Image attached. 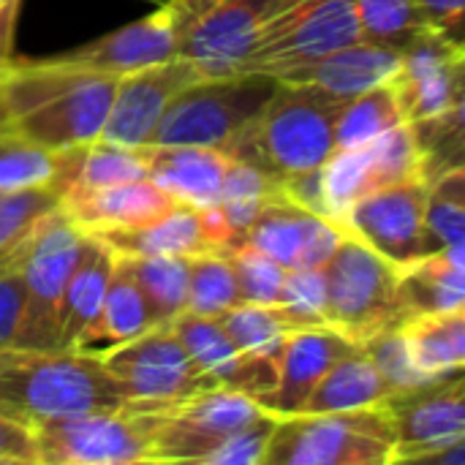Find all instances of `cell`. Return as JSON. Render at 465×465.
<instances>
[{
	"mask_svg": "<svg viewBox=\"0 0 465 465\" xmlns=\"http://www.w3.org/2000/svg\"><path fill=\"white\" fill-rule=\"evenodd\" d=\"M125 406L101 357L79 351H0V414L38 428L44 422Z\"/></svg>",
	"mask_w": 465,
	"mask_h": 465,
	"instance_id": "cell-1",
	"label": "cell"
},
{
	"mask_svg": "<svg viewBox=\"0 0 465 465\" xmlns=\"http://www.w3.org/2000/svg\"><path fill=\"white\" fill-rule=\"evenodd\" d=\"M346 98L322 87L278 79L275 93L223 153L272 177L319 169L335 153V120Z\"/></svg>",
	"mask_w": 465,
	"mask_h": 465,
	"instance_id": "cell-2",
	"label": "cell"
},
{
	"mask_svg": "<svg viewBox=\"0 0 465 465\" xmlns=\"http://www.w3.org/2000/svg\"><path fill=\"white\" fill-rule=\"evenodd\" d=\"M395 425L387 403L278 417L262 465H387Z\"/></svg>",
	"mask_w": 465,
	"mask_h": 465,
	"instance_id": "cell-3",
	"label": "cell"
},
{
	"mask_svg": "<svg viewBox=\"0 0 465 465\" xmlns=\"http://www.w3.org/2000/svg\"><path fill=\"white\" fill-rule=\"evenodd\" d=\"M278 79L267 74L204 76L180 90L158 120L150 144H193L223 150L245 125H251Z\"/></svg>",
	"mask_w": 465,
	"mask_h": 465,
	"instance_id": "cell-4",
	"label": "cell"
},
{
	"mask_svg": "<svg viewBox=\"0 0 465 465\" xmlns=\"http://www.w3.org/2000/svg\"><path fill=\"white\" fill-rule=\"evenodd\" d=\"M87 232L74 223L63 210H52L30 237L19 245V270L25 281V311L11 349L27 351H60L57 322L60 302L71 270L79 259Z\"/></svg>",
	"mask_w": 465,
	"mask_h": 465,
	"instance_id": "cell-5",
	"label": "cell"
},
{
	"mask_svg": "<svg viewBox=\"0 0 465 465\" xmlns=\"http://www.w3.org/2000/svg\"><path fill=\"white\" fill-rule=\"evenodd\" d=\"M398 270L401 267L346 232L324 264L327 327L338 330L357 346L387 327H398L403 322Z\"/></svg>",
	"mask_w": 465,
	"mask_h": 465,
	"instance_id": "cell-6",
	"label": "cell"
},
{
	"mask_svg": "<svg viewBox=\"0 0 465 465\" xmlns=\"http://www.w3.org/2000/svg\"><path fill=\"white\" fill-rule=\"evenodd\" d=\"M360 38L351 0H275L242 71L283 79Z\"/></svg>",
	"mask_w": 465,
	"mask_h": 465,
	"instance_id": "cell-7",
	"label": "cell"
},
{
	"mask_svg": "<svg viewBox=\"0 0 465 465\" xmlns=\"http://www.w3.org/2000/svg\"><path fill=\"white\" fill-rule=\"evenodd\" d=\"M125 406L142 411L169 409L210 387V376L191 360L172 324L150 327L101 357Z\"/></svg>",
	"mask_w": 465,
	"mask_h": 465,
	"instance_id": "cell-8",
	"label": "cell"
},
{
	"mask_svg": "<svg viewBox=\"0 0 465 465\" xmlns=\"http://www.w3.org/2000/svg\"><path fill=\"white\" fill-rule=\"evenodd\" d=\"M155 411L131 406L87 411L33 428L38 465L150 463Z\"/></svg>",
	"mask_w": 465,
	"mask_h": 465,
	"instance_id": "cell-9",
	"label": "cell"
},
{
	"mask_svg": "<svg viewBox=\"0 0 465 465\" xmlns=\"http://www.w3.org/2000/svg\"><path fill=\"white\" fill-rule=\"evenodd\" d=\"M270 414L251 395L210 387L169 409L155 411L150 463H202L240 430Z\"/></svg>",
	"mask_w": 465,
	"mask_h": 465,
	"instance_id": "cell-10",
	"label": "cell"
},
{
	"mask_svg": "<svg viewBox=\"0 0 465 465\" xmlns=\"http://www.w3.org/2000/svg\"><path fill=\"white\" fill-rule=\"evenodd\" d=\"M177 19V54L204 76L242 74L275 0H169Z\"/></svg>",
	"mask_w": 465,
	"mask_h": 465,
	"instance_id": "cell-11",
	"label": "cell"
},
{
	"mask_svg": "<svg viewBox=\"0 0 465 465\" xmlns=\"http://www.w3.org/2000/svg\"><path fill=\"white\" fill-rule=\"evenodd\" d=\"M322 172H324L327 204L335 221L357 199L379 188L409 183V180H430L411 123H401L368 144L335 150L322 166Z\"/></svg>",
	"mask_w": 465,
	"mask_h": 465,
	"instance_id": "cell-12",
	"label": "cell"
},
{
	"mask_svg": "<svg viewBox=\"0 0 465 465\" xmlns=\"http://www.w3.org/2000/svg\"><path fill=\"white\" fill-rule=\"evenodd\" d=\"M463 41L441 30L422 27L401 52V68L390 79L406 123L463 109Z\"/></svg>",
	"mask_w": 465,
	"mask_h": 465,
	"instance_id": "cell-13",
	"label": "cell"
},
{
	"mask_svg": "<svg viewBox=\"0 0 465 465\" xmlns=\"http://www.w3.org/2000/svg\"><path fill=\"white\" fill-rule=\"evenodd\" d=\"M395 444L387 465L430 463L452 444L465 441L463 373L430 381L387 401Z\"/></svg>",
	"mask_w": 465,
	"mask_h": 465,
	"instance_id": "cell-14",
	"label": "cell"
},
{
	"mask_svg": "<svg viewBox=\"0 0 465 465\" xmlns=\"http://www.w3.org/2000/svg\"><path fill=\"white\" fill-rule=\"evenodd\" d=\"M430 180H409L357 199L338 223L395 267L425 256V199Z\"/></svg>",
	"mask_w": 465,
	"mask_h": 465,
	"instance_id": "cell-15",
	"label": "cell"
},
{
	"mask_svg": "<svg viewBox=\"0 0 465 465\" xmlns=\"http://www.w3.org/2000/svg\"><path fill=\"white\" fill-rule=\"evenodd\" d=\"M199 79H204V74L183 54H172L163 63L117 76L112 106L98 142L117 147L150 144L153 131L172 98Z\"/></svg>",
	"mask_w": 465,
	"mask_h": 465,
	"instance_id": "cell-16",
	"label": "cell"
},
{
	"mask_svg": "<svg viewBox=\"0 0 465 465\" xmlns=\"http://www.w3.org/2000/svg\"><path fill=\"white\" fill-rule=\"evenodd\" d=\"M114 82V76H82L54 98L8 120L5 128L52 153L98 142L112 106Z\"/></svg>",
	"mask_w": 465,
	"mask_h": 465,
	"instance_id": "cell-17",
	"label": "cell"
},
{
	"mask_svg": "<svg viewBox=\"0 0 465 465\" xmlns=\"http://www.w3.org/2000/svg\"><path fill=\"white\" fill-rule=\"evenodd\" d=\"M177 54V19L174 5L166 0L153 14L93 41L79 49L46 57L54 65L93 74V76H123Z\"/></svg>",
	"mask_w": 465,
	"mask_h": 465,
	"instance_id": "cell-18",
	"label": "cell"
},
{
	"mask_svg": "<svg viewBox=\"0 0 465 465\" xmlns=\"http://www.w3.org/2000/svg\"><path fill=\"white\" fill-rule=\"evenodd\" d=\"M346 229L324 215L308 213L283 196L270 199L251 223L245 242L272 256L281 267H324Z\"/></svg>",
	"mask_w": 465,
	"mask_h": 465,
	"instance_id": "cell-19",
	"label": "cell"
},
{
	"mask_svg": "<svg viewBox=\"0 0 465 465\" xmlns=\"http://www.w3.org/2000/svg\"><path fill=\"white\" fill-rule=\"evenodd\" d=\"M174 335L191 354V360L210 376L215 387L237 390L251 395L259 406L275 390L278 362L264 357L242 354L234 341L226 335L218 316L180 313L172 322Z\"/></svg>",
	"mask_w": 465,
	"mask_h": 465,
	"instance_id": "cell-20",
	"label": "cell"
},
{
	"mask_svg": "<svg viewBox=\"0 0 465 465\" xmlns=\"http://www.w3.org/2000/svg\"><path fill=\"white\" fill-rule=\"evenodd\" d=\"M354 349H357L354 341H349L346 335H341L327 324L294 330L278 357L275 390L262 401V409H267L272 417L300 414L308 395L327 373V368Z\"/></svg>",
	"mask_w": 465,
	"mask_h": 465,
	"instance_id": "cell-21",
	"label": "cell"
},
{
	"mask_svg": "<svg viewBox=\"0 0 465 465\" xmlns=\"http://www.w3.org/2000/svg\"><path fill=\"white\" fill-rule=\"evenodd\" d=\"M147 177L174 202L204 210L221 202L232 158L215 147L193 144H144L136 147Z\"/></svg>",
	"mask_w": 465,
	"mask_h": 465,
	"instance_id": "cell-22",
	"label": "cell"
},
{
	"mask_svg": "<svg viewBox=\"0 0 465 465\" xmlns=\"http://www.w3.org/2000/svg\"><path fill=\"white\" fill-rule=\"evenodd\" d=\"M60 204L74 218L76 226L93 234V232H106V229L144 226L153 218L163 215L177 202L169 193H163L150 177H142V180H125V183L93 188V191L65 193Z\"/></svg>",
	"mask_w": 465,
	"mask_h": 465,
	"instance_id": "cell-23",
	"label": "cell"
},
{
	"mask_svg": "<svg viewBox=\"0 0 465 465\" xmlns=\"http://www.w3.org/2000/svg\"><path fill=\"white\" fill-rule=\"evenodd\" d=\"M114 256H199L218 253L204 213L188 204H174L163 215L134 229L93 232Z\"/></svg>",
	"mask_w": 465,
	"mask_h": 465,
	"instance_id": "cell-24",
	"label": "cell"
},
{
	"mask_svg": "<svg viewBox=\"0 0 465 465\" xmlns=\"http://www.w3.org/2000/svg\"><path fill=\"white\" fill-rule=\"evenodd\" d=\"M398 68H401L398 49L360 38L354 44H346L313 63L292 71L289 76H283V82L313 84V87H322V90L349 101L365 90H373V87L390 82Z\"/></svg>",
	"mask_w": 465,
	"mask_h": 465,
	"instance_id": "cell-25",
	"label": "cell"
},
{
	"mask_svg": "<svg viewBox=\"0 0 465 465\" xmlns=\"http://www.w3.org/2000/svg\"><path fill=\"white\" fill-rule=\"evenodd\" d=\"M150 327H155L150 308H147L136 281L128 275L123 262L114 256V267H112L101 308H98L95 319L84 327V332L76 338L71 351L104 357L112 349L147 332Z\"/></svg>",
	"mask_w": 465,
	"mask_h": 465,
	"instance_id": "cell-26",
	"label": "cell"
},
{
	"mask_svg": "<svg viewBox=\"0 0 465 465\" xmlns=\"http://www.w3.org/2000/svg\"><path fill=\"white\" fill-rule=\"evenodd\" d=\"M398 302L406 316L465 308V248L428 253L398 270Z\"/></svg>",
	"mask_w": 465,
	"mask_h": 465,
	"instance_id": "cell-27",
	"label": "cell"
},
{
	"mask_svg": "<svg viewBox=\"0 0 465 465\" xmlns=\"http://www.w3.org/2000/svg\"><path fill=\"white\" fill-rule=\"evenodd\" d=\"M112 267H114V253L98 237L87 234L60 302V322H57L60 351H71L76 338L95 319Z\"/></svg>",
	"mask_w": 465,
	"mask_h": 465,
	"instance_id": "cell-28",
	"label": "cell"
},
{
	"mask_svg": "<svg viewBox=\"0 0 465 465\" xmlns=\"http://www.w3.org/2000/svg\"><path fill=\"white\" fill-rule=\"evenodd\" d=\"M392 398L390 384L373 365V360L357 346L354 351L335 360L327 373L319 379L308 395L300 414H327V411H351L387 403Z\"/></svg>",
	"mask_w": 465,
	"mask_h": 465,
	"instance_id": "cell-29",
	"label": "cell"
},
{
	"mask_svg": "<svg viewBox=\"0 0 465 465\" xmlns=\"http://www.w3.org/2000/svg\"><path fill=\"white\" fill-rule=\"evenodd\" d=\"M411 362L430 379H450L465 365V308L450 313H420L401 322Z\"/></svg>",
	"mask_w": 465,
	"mask_h": 465,
	"instance_id": "cell-30",
	"label": "cell"
},
{
	"mask_svg": "<svg viewBox=\"0 0 465 465\" xmlns=\"http://www.w3.org/2000/svg\"><path fill=\"white\" fill-rule=\"evenodd\" d=\"M128 275L136 281L153 324H172L185 313L191 256H117Z\"/></svg>",
	"mask_w": 465,
	"mask_h": 465,
	"instance_id": "cell-31",
	"label": "cell"
},
{
	"mask_svg": "<svg viewBox=\"0 0 465 465\" xmlns=\"http://www.w3.org/2000/svg\"><path fill=\"white\" fill-rule=\"evenodd\" d=\"M401 123H406V117L398 104L395 87L384 82L373 90L349 98L341 106L335 120V150L368 144Z\"/></svg>",
	"mask_w": 465,
	"mask_h": 465,
	"instance_id": "cell-32",
	"label": "cell"
},
{
	"mask_svg": "<svg viewBox=\"0 0 465 465\" xmlns=\"http://www.w3.org/2000/svg\"><path fill=\"white\" fill-rule=\"evenodd\" d=\"M226 335L234 341V346L242 354L264 357L278 362L283 343L294 330H300L278 305H256V302H240L218 316Z\"/></svg>",
	"mask_w": 465,
	"mask_h": 465,
	"instance_id": "cell-33",
	"label": "cell"
},
{
	"mask_svg": "<svg viewBox=\"0 0 465 465\" xmlns=\"http://www.w3.org/2000/svg\"><path fill=\"white\" fill-rule=\"evenodd\" d=\"M465 248V172L452 166L428 183L425 199V256Z\"/></svg>",
	"mask_w": 465,
	"mask_h": 465,
	"instance_id": "cell-34",
	"label": "cell"
},
{
	"mask_svg": "<svg viewBox=\"0 0 465 465\" xmlns=\"http://www.w3.org/2000/svg\"><path fill=\"white\" fill-rule=\"evenodd\" d=\"M240 302L242 300H240V289H237V278H234V267H232L229 253L191 256L185 313L221 316Z\"/></svg>",
	"mask_w": 465,
	"mask_h": 465,
	"instance_id": "cell-35",
	"label": "cell"
},
{
	"mask_svg": "<svg viewBox=\"0 0 465 465\" xmlns=\"http://www.w3.org/2000/svg\"><path fill=\"white\" fill-rule=\"evenodd\" d=\"M365 41L403 52L406 44L425 27L417 0H351Z\"/></svg>",
	"mask_w": 465,
	"mask_h": 465,
	"instance_id": "cell-36",
	"label": "cell"
},
{
	"mask_svg": "<svg viewBox=\"0 0 465 465\" xmlns=\"http://www.w3.org/2000/svg\"><path fill=\"white\" fill-rule=\"evenodd\" d=\"M60 207V191L54 185H30L16 191H0V251L22 245L30 232Z\"/></svg>",
	"mask_w": 465,
	"mask_h": 465,
	"instance_id": "cell-37",
	"label": "cell"
},
{
	"mask_svg": "<svg viewBox=\"0 0 465 465\" xmlns=\"http://www.w3.org/2000/svg\"><path fill=\"white\" fill-rule=\"evenodd\" d=\"M57 174V153L30 144L0 128V191L30 185H52Z\"/></svg>",
	"mask_w": 465,
	"mask_h": 465,
	"instance_id": "cell-38",
	"label": "cell"
},
{
	"mask_svg": "<svg viewBox=\"0 0 465 465\" xmlns=\"http://www.w3.org/2000/svg\"><path fill=\"white\" fill-rule=\"evenodd\" d=\"M360 349L373 360V365L379 368V373H381L384 381L390 384L392 398L401 395V392H411V390H417V387H425V384H430V381H439V379L425 376V373L411 362V354H409V349H406L401 324H398V327H387V330L371 335L368 341L360 343Z\"/></svg>",
	"mask_w": 465,
	"mask_h": 465,
	"instance_id": "cell-39",
	"label": "cell"
},
{
	"mask_svg": "<svg viewBox=\"0 0 465 465\" xmlns=\"http://www.w3.org/2000/svg\"><path fill=\"white\" fill-rule=\"evenodd\" d=\"M229 259L234 267V278H237V289H240L242 302L278 305L283 278H286V267H281L272 256H267L264 251H259L248 242L229 251Z\"/></svg>",
	"mask_w": 465,
	"mask_h": 465,
	"instance_id": "cell-40",
	"label": "cell"
},
{
	"mask_svg": "<svg viewBox=\"0 0 465 465\" xmlns=\"http://www.w3.org/2000/svg\"><path fill=\"white\" fill-rule=\"evenodd\" d=\"M278 308L297 327H322L327 324V286L324 267H294L286 270Z\"/></svg>",
	"mask_w": 465,
	"mask_h": 465,
	"instance_id": "cell-41",
	"label": "cell"
},
{
	"mask_svg": "<svg viewBox=\"0 0 465 465\" xmlns=\"http://www.w3.org/2000/svg\"><path fill=\"white\" fill-rule=\"evenodd\" d=\"M278 417L264 414L259 417L253 425H248L245 430H240L237 436H232L210 460L207 465H262V455H264V444L272 433Z\"/></svg>",
	"mask_w": 465,
	"mask_h": 465,
	"instance_id": "cell-42",
	"label": "cell"
},
{
	"mask_svg": "<svg viewBox=\"0 0 465 465\" xmlns=\"http://www.w3.org/2000/svg\"><path fill=\"white\" fill-rule=\"evenodd\" d=\"M22 311H25V281L16 253L14 262L0 267V351L14 346Z\"/></svg>",
	"mask_w": 465,
	"mask_h": 465,
	"instance_id": "cell-43",
	"label": "cell"
},
{
	"mask_svg": "<svg viewBox=\"0 0 465 465\" xmlns=\"http://www.w3.org/2000/svg\"><path fill=\"white\" fill-rule=\"evenodd\" d=\"M38 465L33 430L0 414V465Z\"/></svg>",
	"mask_w": 465,
	"mask_h": 465,
	"instance_id": "cell-44",
	"label": "cell"
},
{
	"mask_svg": "<svg viewBox=\"0 0 465 465\" xmlns=\"http://www.w3.org/2000/svg\"><path fill=\"white\" fill-rule=\"evenodd\" d=\"M417 8H420L425 27L441 30L463 41L465 0H417Z\"/></svg>",
	"mask_w": 465,
	"mask_h": 465,
	"instance_id": "cell-45",
	"label": "cell"
},
{
	"mask_svg": "<svg viewBox=\"0 0 465 465\" xmlns=\"http://www.w3.org/2000/svg\"><path fill=\"white\" fill-rule=\"evenodd\" d=\"M22 0H0V57H11L14 46V25Z\"/></svg>",
	"mask_w": 465,
	"mask_h": 465,
	"instance_id": "cell-46",
	"label": "cell"
},
{
	"mask_svg": "<svg viewBox=\"0 0 465 465\" xmlns=\"http://www.w3.org/2000/svg\"><path fill=\"white\" fill-rule=\"evenodd\" d=\"M16 253H19V245H16V248H11V251H0V267H3V264H8V262H14V259H16Z\"/></svg>",
	"mask_w": 465,
	"mask_h": 465,
	"instance_id": "cell-47",
	"label": "cell"
},
{
	"mask_svg": "<svg viewBox=\"0 0 465 465\" xmlns=\"http://www.w3.org/2000/svg\"><path fill=\"white\" fill-rule=\"evenodd\" d=\"M8 60H11V57H0V79H3V74H5V68H8Z\"/></svg>",
	"mask_w": 465,
	"mask_h": 465,
	"instance_id": "cell-48",
	"label": "cell"
},
{
	"mask_svg": "<svg viewBox=\"0 0 465 465\" xmlns=\"http://www.w3.org/2000/svg\"><path fill=\"white\" fill-rule=\"evenodd\" d=\"M0 125H5V123H3V120H0Z\"/></svg>",
	"mask_w": 465,
	"mask_h": 465,
	"instance_id": "cell-49",
	"label": "cell"
},
{
	"mask_svg": "<svg viewBox=\"0 0 465 465\" xmlns=\"http://www.w3.org/2000/svg\"><path fill=\"white\" fill-rule=\"evenodd\" d=\"M0 128H5V125H0Z\"/></svg>",
	"mask_w": 465,
	"mask_h": 465,
	"instance_id": "cell-50",
	"label": "cell"
}]
</instances>
